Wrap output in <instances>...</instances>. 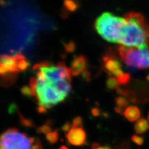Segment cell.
Segmentation results:
<instances>
[{
  "mask_svg": "<svg viewBox=\"0 0 149 149\" xmlns=\"http://www.w3.org/2000/svg\"><path fill=\"white\" fill-rule=\"evenodd\" d=\"M120 34V45L149 49V24L141 14L130 12L124 16Z\"/></svg>",
  "mask_w": 149,
  "mask_h": 149,
  "instance_id": "1",
  "label": "cell"
},
{
  "mask_svg": "<svg viewBox=\"0 0 149 149\" xmlns=\"http://www.w3.org/2000/svg\"><path fill=\"white\" fill-rule=\"evenodd\" d=\"M124 19L110 13H104L95 22L96 31L104 40L111 43H119Z\"/></svg>",
  "mask_w": 149,
  "mask_h": 149,
  "instance_id": "2",
  "label": "cell"
},
{
  "mask_svg": "<svg viewBox=\"0 0 149 149\" xmlns=\"http://www.w3.org/2000/svg\"><path fill=\"white\" fill-rule=\"evenodd\" d=\"M118 51L120 59L128 67L141 70L149 68V49L120 45Z\"/></svg>",
  "mask_w": 149,
  "mask_h": 149,
  "instance_id": "3",
  "label": "cell"
},
{
  "mask_svg": "<svg viewBox=\"0 0 149 149\" xmlns=\"http://www.w3.org/2000/svg\"><path fill=\"white\" fill-rule=\"evenodd\" d=\"M36 142L33 137H27L25 134L15 128L6 130L1 137V149H31Z\"/></svg>",
  "mask_w": 149,
  "mask_h": 149,
  "instance_id": "4",
  "label": "cell"
},
{
  "mask_svg": "<svg viewBox=\"0 0 149 149\" xmlns=\"http://www.w3.org/2000/svg\"><path fill=\"white\" fill-rule=\"evenodd\" d=\"M36 99L39 106H42L49 109L54 105L63 101L66 97L56 91L51 86L49 81L44 83L38 80L36 87Z\"/></svg>",
  "mask_w": 149,
  "mask_h": 149,
  "instance_id": "5",
  "label": "cell"
},
{
  "mask_svg": "<svg viewBox=\"0 0 149 149\" xmlns=\"http://www.w3.org/2000/svg\"><path fill=\"white\" fill-rule=\"evenodd\" d=\"M39 70L42 71L45 73L49 81H52L63 79L70 81L72 80L71 68L66 67L62 62H59L57 66L50 65L49 67H42Z\"/></svg>",
  "mask_w": 149,
  "mask_h": 149,
  "instance_id": "6",
  "label": "cell"
},
{
  "mask_svg": "<svg viewBox=\"0 0 149 149\" xmlns=\"http://www.w3.org/2000/svg\"><path fill=\"white\" fill-rule=\"evenodd\" d=\"M24 56L17 54L14 55H2L0 63V73L1 76L7 73H15L19 72L17 67L18 61Z\"/></svg>",
  "mask_w": 149,
  "mask_h": 149,
  "instance_id": "7",
  "label": "cell"
},
{
  "mask_svg": "<svg viewBox=\"0 0 149 149\" xmlns=\"http://www.w3.org/2000/svg\"><path fill=\"white\" fill-rule=\"evenodd\" d=\"M68 143L74 146H81L86 141V133L81 127H72L66 135Z\"/></svg>",
  "mask_w": 149,
  "mask_h": 149,
  "instance_id": "8",
  "label": "cell"
},
{
  "mask_svg": "<svg viewBox=\"0 0 149 149\" xmlns=\"http://www.w3.org/2000/svg\"><path fill=\"white\" fill-rule=\"evenodd\" d=\"M103 60L104 62V67L111 76L118 78L124 73L121 68V65L118 59L108 55L104 57Z\"/></svg>",
  "mask_w": 149,
  "mask_h": 149,
  "instance_id": "9",
  "label": "cell"
},
{
  "mask_svg": "<svg viewBox=\"0 0 149 149\" xmlns=\"http://www.w3.org/2000/svg\"><path fill=\"white\" fill-rule=\"evenodd\" d=\"M86 60L83 55L76 56L71 63V72L72 76L77 77L85 71Z\"/></svg>",
  "mask_w": 149,
  "mask_h": 149,
  "instance_id": "10",
  "label": "cell"
},
{
  "mask_svg": "<svg viewBox=\"0 0 149 149\" xmlns=\"http://www.w3.org/2000/svg\"><path fill=\"white\" fill-rule=\"evenodd\" d=\"M51 86L54 89L62 94L65 97H67L72 90V86L70 81L67 80H58L56 81H49Z\"/></svg>",
  "mask_w": 149,
  "mask_h": 149,
  "instance_id": "11",
  "label": "cell"
},
{
  "mask_svg": "<svg viewBox=\"0 0 149 149\" xmlns=\"http://www.w3.org/2000/svg\"><path fill=\"white\" fill-rule=\"evenodd\" d=\"M124 116L130 122L137 121L140 119L141 112L136 106H130L125 109L124 113Z\"/></svg>",
  "mask_w": 149,
  "mask_h": 149,
  "instance_id": "12",
  "label": "cell"
},
{
  "mask_svg": "<svg viewBox=\"0 0 149 149\" xmlns=\"http://www.w3.org/2000/svg\"><path fill=\"white\" fill-rule=\"evenodd\" d=\"M149 128V124L147 120L143 118H140L138 120L136 121L134 125L135 131L137 134H143Z\"/></svg>",
  "mask_w": 149,
  "mask_h": 149,
  "instance_id": "13",
  "label": "cell"
},
{
  "mask_svg": "<svg viewBox=\"0 0 149 149\" xmlns=\"http://www.w3.org/2000/svg\"><path fill=\"white\" fill-rule=\"evenodd\" d=\"M106 86L109 90H114L117 89L119 86V83L116 77L114 76H110L106 80Z\"/></svg>",
  "mask_w": 149,
  "mask_h": 149,
  "instance_id": "14",
  "label": "cell"
},
{
  "mask_svg": "<svg viewBox=\"0 0 149 149\" xmlns=\"http://www.w3.org/2000/svg\"><path fill=\"white\" fill-rule=\"evenodd\" d=\"M46 139L50 143H55L57 142L58 140V130H55V131H52L46 135Z\"/></svg>",
  "mask_w": 149,
  "mask_h": 149,
  "instance_id": "15",
  "label": "cell"
},
{
  "mask_svg": "<svg viewBox=\"0 0 149 149\" xmlns=\"http://www.w3.org/2000/svg\"><path fill=\"white\" fill-rule=\"evenodd\" d=\"M29 62L26 59L25 57H22L21 59H20L18 61L17 67L19 72L26 70L29 67Z\"/></svg>",
  "mask_w": 149,
  "mask_h": 149,
  "instance_id": "16",
  "label": "cell"
},
{
  "mask_svg": "<svg viewBox=\"0 0 149 149\" xmlns=\"http://www.w3.org/2000/svg\"><path fill=\"white\" fill-rule=\"evenodd\" d=\"M116 78L118 79L120 85H125V84H127L129 81L130 75L129 73H124L122 75H120V77Z\"/></svg>",
  "mask_w": 149,
  "mask_h": 149,
  "instance_id": "17",
  "label": "cell"
},
{
  "mask_svg": "<svg viewBox=\"0 0 149 149\" xmlns=\"http://www.w3.org/2000/svg\"><path fill=\"white\" fill-rule=\"evenodd\" d=\"M37 131L40 134H44L47 135V134L52 132V128L50 126V125L44 124L37 129Z\"/></svg>",
  "mask_w": 149,
  "mask_h": 149,
  "instance_id": "18",
  "label": "cell"
},
{
  "mask_svg": "<svg viewBox=\"0 0 149 149\" xmlns=\"http://www.w3.org/2000/svg\"><path fill=\"white\" fill-rule=\"evenodd\" d=\"M116 104H118L119 108H124V107H125L129 103L127 100H125L124 97H120V96L116 97Z\"/></svg>",
  "mask_w": 149,
  "mask_h": 149,
  "instance_id": "19",
  "label": "cell"
},
{
  "mask_svg": "<svg viewBox=\"0 0 149 149\" xmlns=\"http://www.w3.org/2000/svg\"><path fill=\"white\" fill-rule=\"evenodd\" d=\"M21 92L22 94L25 96H27V97L33 96V95H32V91L30 86H24L23 87H22L21 89Z\"/></svg>",
  "mask_w": 149,
  "mask_h": 149,
  "instance_id": "20",
  "label": "cell"
},
{
  "mask_svg": "<svg viewBox=\"0 0 149 149\" xmlns=\"http://www.w3.org/2000/svg\"><path fill=\"white\" fill-rule=\"evenodd\" d=\"M83 120L80 116L74 118L72 121V127H81L82 128Z\"/></svg>",
  "mask_w": 149,
  "mask_h": 149,
  "instance_id": "21",
  "label": "cell"
},
{
  "mask_svg": "<svg viewBox=\"0 0 149 149\" xmlns=\"http://www.w3.org/2000/svg\"><path fill=\"white\" fill-rule=\"evenodd\" d=\"M19 116L21 118L20 122L22 125H24V126H25V127H33L34 126V124L31 120L23 118L21 115H19Z\"/></svg>",
  "mask_w": 149,
  "mask_h": 149,
  "instance_id": "22",
  "label": "cell"
},
{
  "mask_svg": "<svg viewBox=\"0 0 149 149\" xmlns=\"http://www.w3.org/2000/svg\"><path fill=\"white\" fill-rule=\"evenodd\" d=\"M132 141L134 143L137 144V145H142L143 142V139L140 137L139 136H133L132 137Z\"/></svg>",
  "mask_w": 149,
  "mask_h": 149,
  "instance_id": "23",
  "label": "cell"
},
{
  "mask_svg": "<svg viewBox=\"0 0 149 149\" xmlns=\"http://www.w3.org/2000/svg\"><path fill=\"white\" fill-rule=\"evenodd\" d=\"M71 127H72V125L70 124V123L67 122L63 125V126L62 127V130H63V132H68L69 130L71 129Z\"/></svg>",
  "mask_w": 149,
  "mask_h": 149,
  "instance_id": "24",
  "label": "cell"
},
{
  "mask_svg": "<svg viewBox=\"0 0 149 149\" xmlns=\"http://www.w3.org/2000/svg\"><path fill=\"white\" fill-rule=\"evenodd\" d=\"M92 149H111L109 147H102L97 143H93L92 146Z\"/></svg>",
  "mask_w": 149,
  "mask_h": 149,
  "instance_id": "25",
  "label": "cell"
},
{
  "mask_svg": "<svg viewBox=\"0 0 149 149\" xmlns=\"http://www.w3.org/2000/svg\"><path fill=\"white\" fill-rule=\"evenodd\" d=\"M40 148H41V145L39 141H37V142H35V143L32 144V146L31 147V149H40Z\"/></svg>",
  "mask_w": 149,
  "mask_h": 149,
  "instance_id": "26",
  "label": "cell"
},
{
  "mask_svg": "<svg viewBox=\"0 0 149 149\" xmlns=\"http://www.w3.org/2000/svg\"><path fill=\"white\" fill-rule=\"evenodd\" d=\"M83 78L85 79V80H86L88 81L90 80V72L87 71V70H85V72H83Z\"/></svg>",
  "mask_w": 149,
  "mask_h": 149,
  "instance_id": "27",
  "label": "cell"
},
{
  "mask_svg": "<svg viewBox=\"0 0 149 149\" xmlns=\"http://www.w3.org/2000/svg\"><path fill=\"white\" fill-rule=\"evenodd\" d=\"M37 110H38L39 113H41V114H44L45 113H46L47 110V108H46L45 107L42 106H39L37 108Z\"/></svg>",
  "mask_w": 149,
  "mask_h": 149,
  "instance_id": "28",
  "label": "cell"
},
{
  "mask_svg": "<svg viewBox=\"0 0 149 149\" xmlns=\"http://www.w3.org/2000/svg\"><path fill=\"white\" fill-rule=\"evenodd\" d=\"M91 113L94 116H97L100 115V110L97 108H93L91 110Z\"/></svg>",
  "mask_w": 149,
  "mask_h": 149,
  "instance_id": "29",
  "label": "cell"
},
{
  "mask_svg": "<svg viewBox=\"0 0 149 149\" xmlns=\"http://www.w3.org/2000/svg\"><path fill=\"white\" fill-rule=\"evenodd\" d=\"M59 149H69V148H68L66 146H61V147H60L59 148Z\"/></svg>",
  "mask_w": 149,
  "mask_h": 149,
  "instance_id": "30",
  "label": "cell"
},
{
  "mask_svg": "<svg viewBox=\"0 0 149 149\" xmlns=\"http://www.w3.org/2000/svg\"><path fill=\"white\" fill-rule=\"evenodd\" d=\"M148 124H149V113H148Z\"/></svg>",
  "mask_w": 149,
  "mask_h": 149,
  "instance_id": "31",
  "label": "cell"
}]
</instances>
